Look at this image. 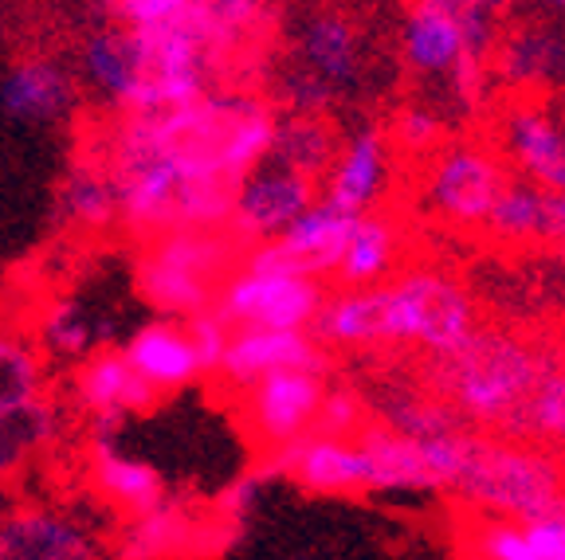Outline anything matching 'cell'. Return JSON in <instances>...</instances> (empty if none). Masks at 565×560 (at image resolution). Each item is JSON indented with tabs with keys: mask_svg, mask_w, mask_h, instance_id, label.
Wrapping results in <instances>:
<instances>
[{
	"mask_svg": "<svg viewBox=\"0 0 565 560\" xmlns=\"http://www.w3.org/2000/svg\"><path fill=\"white\" fill-rule=\"evenodd\" d=\"M87 71L95 75L98 87L115 95L118 106H126L138 87L146 83V47H141V32L134 24L110 28L87 40Z\"/></svg>",
	"mask_w": 565,
	"mask_h": 560,
	"instance_id": "603a6c76",
	"label": "cell"
},
{
	"mask_svg": "<svg viewBox=\"0 0 565 560\" xmlns=\"http://www.w3.org/2000/svg\"><path fill=\"white\" fill-rule=\"evenodd\" d=\"M334 153H338L334 126L327 118H318L315 110H299V115L279 122V130H275L271 158L282 161L287 169H299V173L315 176V181L334 165Z\"/></svg>",
	"mask_w": 565,
	"mask_h": 560,
	"instance_id": "4316f807",
	"label": "cell"
},
{
	"mask_svg": "<svg viewBox=\"0 0 565 560\" xmlns=\"http://www.w3.org/2000/svg\"><path fill=\"white\" fill-rule=\"evenodd\" d=\"M63 219H67L75 231H110L115 224H122V193H118V181L110 173L103 158L95 153H83L75 165H71L67 181H63Z\"/></svg>",
	"mask_w": 565,
	"mask_h": 560,
	"instance_id": "ac0fdd59",
	"label": "cell"
},
{
	"mask_svg": "<svg viewBox=\"0 0 565 560\" xmlns=\"http://www.w3.org/2000/svg\"><path fill=\"white\" fill-rule=\"evenodd\" d=\"M302 67L327 83L330 90L358 79V35L338 12H318L302 32Z\"/></svg>",
	"mask_w": 565,
	"mask_h": 560,
	"instance_id": "cb8c5ba5",
	"label": "cell"
},
{
	"mask_svg": "<svg viewBox=\"0 0 565 560\" xmlns=\"http://www.w3.org/2000/svg\"><path fill=\"white\" fill-rule=\"evenodd\" d=\"M98 545L75 521L35 506H12L0 521V560H87Z\"/></svg>",
	"mask_w": 565,
	"mask_h": 560,
	"instance_id": "4fadbf2b",
	"label": "cell"
},
{
	"mask_svg": "<svg viewBox=\"0 0 565 560\" xmlns=\"http://www.w3.org/2000/svg\"><path fill=\"white\" fill-rule=\"evenodd\" d=\"M0 98L17 118H60L71 106V79L55 63L28 60L4 79Z\"/></svg>",
	"mask_w": 565,
	"mask_h": 560,
	"instance_id": "484cf974",
	"label": "cell"
},
{
	"mask_svg": "<svg viewBox=\"0 0 565 560\" xmlns=\"http://www.w3.org/2000/svg\"><path fill=\"white\" fill-rule=\"evenodd\" d=\"M456 4H476V9H487V12H503V9H511V4H519V0H456Z\"/></svg>",
	"mask_w": 565,
	"mask_h": 560,
	"instance_id": "e575fe53",
	"label": "cell"
},
{
	"mask_svg": "<svg viewBox=\"0 0 565 560\" xmlns=\"http://www.w3.org/2000/svg\"><path fill=\"white\" fill-rule=\"evenodd\" d=\"M40 385H44V368L35 349L17 333L0 330V416L40 400Z\"/></svg>",
	"mask_w": 565,
	"mask_h": 560,
	"instance_id": "f1b7e54d",
	"label": "cell"
},
{
	"mask_svg": "<svg viewBox=\"0 0 565 560\" xmlns=\"http://www.w3.org/2000/svg\"><path fill=\"white\" fill-rule=\"evenodd\" d=\"M244 239L232 228H169L141 239L138 294L166 314L216 306L224 282L244 263Z\"/></svg>",
	"mask_w": 565,
	"mask_h": 560,
	"instance_id": "7a4b0ae2",
	"label": "cell"
},
{
	"mask_svg": "<svg viewBox=\"0 0 565 560\" xmlns=\"http://www.w3.org/2000/svg\"><path fill=\"white\" fill-rule=\"evenodd\" d=\"M546 4H550V9H562L565 12V0H546Z\"/></svg>",
	"mask_w": 565,
	"mask_h": 560,
	"instance_id": "8d00e7d4",
	"label": "cell"
},
{
	"mask_svg": "<svg viewBox=\"0 0 565 560\" xmlns=\"http://www.w3.org/2000/svg\"><path fill=\"white\" fill-rule=\"evenodd\" d=\"M275 368H315V373H322L327 357L299 330H282V325H239L228 353H224V365L216 373L224 380H232V385H247V380L275 373Z\"/></svg>",
	"mask_w": 565,
	"mask_h": 560,
	"instance_id": "7c38bea8",
	"label": "cell"
},
{
	"mask_svg": "<svg viewBox=\"0 0 565 560\" xmlns=\"http://www.w3.org/2000/svg\"><path fill=\"white\" fill-rule=\"evenodd\" d=\"M264 474H287L302 491L330 494V498L373 491L362 446L345 435H327V431H307L295 443L271 451Z\"/></svg>",
	"mask_w": 565,
	"mask_h": 560,
	"instance_id": "ba28073f",
	"label": "cell"
},
{
	"mask_svg": "<svg viewBox=\"0 0 565 560\" xmlns=\"http://www.w3.org/2000/svg\"><path fill=\"white\" fill-rule=\"evenodd\" d=\"M87 486L106 506L130 517H141L166 502V482L153 466H141L134 459H122L106 439H95L87 446Z\"/></svg>",
	"mask_w": 565,
	"mask_h": 560,
	"instance_id": "2e32d148",
	"label": "cell"
},
{
	"mask_svg": "<svg viewBox=\"0 0 565 560\" xmlns=\"http://www.w3.org/2000/svg\"><path fill=\"white\" fill-rule=\"evenodd\" d=\"M216 310L228 317V325H282L302 330L322 310V298L310 274L287 271H252L239 263V271L224 282Z\"/></svg>",
	"mask_w": 565,
	"mask_h": 560,
	"instance_id": "8992f818",
	"label": "cell"
},
{
	"mask_svg": "<svg viewBox=\"0 0 565 560\" xmlns=\"http://www.w3.org/2000/svg\"><path fill=\"white\" fill-rule=\"evenodd\" d=\"M388 141L397 153L413 161L424 158H436L444 149V126L433 110H424V106H405L397 118H393V130H388Z\"/></svg>",
	"mask_w": 565,
	"mask_h": 560,
	"instance_id": "f546056e",
	"label": "cell"
},
{
	"mask_svg": "<svg viewBox=\"0 0 565 560\" xmlns=\"http://www.w3.org/2000/svg\"><path fill=\"white\" fill-rule=\"evenodd\" d=\"M362 212L338 208V204H322L310 208L295 219L282 236L259 244L256 251L244 255V267L252 271H287V274H330L342 267V255L350 247V236L358 228Z\"/></svg>",
	"mask_w": 565,
	"mask_h": 560,
	"instance_id": "5b68a950",
	"label": "cell"
},
{
	"mask_svg": "<svg viewBox=\"0 0 565 560\" xmlns=\"http://www.w3.org/2000/svg\"><path fill=\"white\" fill-rule=\"evenodd\" d=\"M408 290L416 302V345L433 353H456L471 342V302L456 282L440 274H408Z\"/></svg>",
	"mask_w": 565,
	"mask_h": 560,
	"instance_id": "e0dca14e",
	"label": "cell"
},
{
	"mask_svg": "<svg viewBox=\"0 0 565 560\" xmlns=\"http://www.w3.org/2000/svg\"><path fill=\"white\" fill-rule=\"evenodd\" d=\"M550 239H554V244L565 239V193L550 196Z\"/></svg>",
	"mask_w": 565,
	"mask_h": 560,
	"instance_id": "836d02e7",
	"label": "cell"
},
{
	"mask_svg": "<svg viewBox=\"0 0 565 560\" xmlns=\"http://www.w3.org/2000/svg\"><path fill=\"white\" fill-rule=\"evenodd\" d=\"M499 138H503L507 158L522 169V176L546 184L554 193H565V130L530 98V90H514V98L503 106Z\"/></svg>",
	"mask_w": 565,
	"mask_h": 560,
	"instance_id": "8fae6325",
	"label": "cell"
},
{
	"mask_svg": "<svg viewBox=\"0 0 565 560\" xmlns=\"http://www.w3.org/2000/svg\"><path fill=\"white\" fill-rule=\"evenodd\" d=\"M562 35L542 24H519L511 32H499L491 52V67L503 75L511 90H539L550 75L562 71Z\"/></svg>",
	"mask_w": 565,
	"mask_h": 560,
	"instance_id": "ffe728a7",
	"label": "cell"
},
{
	"mask_svg": "<svg viewBox=\"0 0 565 560\" xmlns=\"http://www.w3.org/2000/svg\"><path fill=\"white\" fill-rule=\"evenodd\" d=\"M405 55L408 67L424 75L456 67L463 55V20L451 0H413L405 24Z\"/></svg>",
	"mask_w": 565,
	"mask_h": 560,
	"instance_id": "d6986e66",
	"label": "cell"
},
{
	"mask_svg": "<svg viewBox=\"0 0 565 560\" xmlns=\"http://www.w3.org/2000/svg\"><path fill=\"white\" fill-rule=\"evenodd\" d=\"M126 353H130L134 365H138L153 385L166 388V392H173V388L201 377V357H196V345H193V337H189V325L185 330L173 322L146 325V330L126 345Z\"/></svg>",
	"mask_w": 565,
	"mask_h": 560,
	"instance_id": "44dd1931",
	"label": "cell"
},
{
	"mask_svg": "<svg viewBox=\"0 0 565 560\" xmlns=\"http://www.w3.org/2000/svg\"><path fill=\"white\" fill-rule=\"evenodd\" d=\"M448 486L503 517H557L565 506V471L554 459L471 431L456 435Z\"/></svg>",
	"mask_w": 565,
	"mask_h": 560,
	"instance_id": "3957f363",
	"label": "cell"
},
{
	"mask_svg": "<svg viewBox=\"0 0 565 560\" xmlns=\"http://www.w3.org/2000/svg\"><path fill=\"white\" fill-rule=\"evenodd\" d=\"M353 443L362 446L365 463H370L373 491H436L440 486L420 439L388 428L385 420H365L362 431L353 435Z\"/></svg>",
	"mask_w": 565,
	"mask_h": 560,
	"instance_id": "9a60e30c",
	"label": "cell"
},
{
	"mask_svg": "<svg viewBox=\"0 0 565 560\" xmlns=\"http://www.w3.org/2000/svg\"><path fill=\"white\" fill-rule=\"evenodd\" d=\"M40 325H44L47 345H52L55 353H67V357L90 353L95 333H98L95 325H90V317L79 314L75 306H67V302H52V306L44 310V317H40Z\"/></svg>",
	"mask_w": 565,
	"mask_h": 560,
	"instance_id": "4dcf8cb0",
	"label": "cell"
},
{
	"mask_svg": "<svg viewBox=\"0 0 565 560\" xmlns=\"http://www.w3.org/2000/svg\"><path fill=\"white\" fill-rule=\"evenodd\" d=\"M503 184L507 169L499 161V153H491V149H440L433 158V176H428V204L448 224L471 228V224H487L494 201L503 193Z\"/></svg>",
	"mask_w": 565,
	"mask_h": 560,
	"instance_id": "52a82bcc",
	"label": "cell"
},
{
	"mask_svg": "<svg viewBox=\"0 0 565 560\" xmlns=\"http://www.w3.org/2000/svg\"><path fill=\"white\" fill-rule=\"evenodd\" d=\"M189 337H193L196 357H201V373L212 377V373L224 365V353H228V345H232L228 317L216 306L196 310V314H189Z\"/></svg>",
	"mask_w": 565,
	"mask_h": 560,
	"instance_id": "1f68e13d",
	"label": "cell"
},
{
	"mask_svg": "<svg viewBox=\"0 0 565 560\" xmlns=\"http://www.w3.org/2000/svg\"><path fill=\"white\" fill-rule=\"evenodd\" d=\"M550 368L554 360L530 349L526 342L476 330L471 342L459 345L456 353H436L433 388L468 420L491 428H522L530 396Z\"/></svg>",
	"mask_w": 565,
	"mask_h": 560,
	"instance_id": "6da1fadb",
	"label": "cell"
},
{
	"mask_svg": "<svg viewBox=\"0 0 565 560\" xmlns=\"http://www.w3.org/2000/svg\"><path fill=\"white\" fill-rule=\"evenodd\" d=\"M71 392H75L83 412H90V420H98L103 428H110L130 412H153L166 400V388L153 385L130 360V353L118 349L87 353L71 377Z\"/></svg>",
	"mask_w": 565,
	"mask_h": 560,
	"instance_id": "9c48e42d",
	"label": "cell"
},
{
	"mask_svg": "<svg viewBox=\"0 0 565 560\" xmlns=\"http://www.w3.org/2000/svg\"><path fill=\"white\" fill-rule=\"evenodd\" d=\"M393 247H397V236L388 228V219L381 216H358V228L350 236V247L342 255V267H338V279L345 287H370L393 263Z\"/></svg>",
	"mask_w": 565,
	"mask_h": 560,
	"instance_id": "83f0119b",
	"label": "cell"
},
{
	"mask_svg": "<svg viewBox=\"0 0 565 560\" xmlns=\"http://www.w3.org/2000/svg\"><path fill=\"white\" fill-rule=\"evenodd\" d=\"M468 552L494 560H565V517H503L487 509L463 534Z\"/></svg>",
	"mask_w": 565,
	"mask_h": 560,
	"instance_id": "5bb4252c",
	"label": "cell"
},
{
	"mask_svg": "<svg viewBox=\"0 0 565 560\" xmlns=\"http://www.w3.org/2000/svg\"><path fill=\"white\" fill-rule=\"evenodd\" d=\"M385 133L365 130L362 138L345 149V158L338 161L334 176H330L327 201L338 204V208L362 212L377 201L381 181H385Z\"/></svg>",
	"mask_w": 565,
	"mask_h": 560,
	"instance_id": "d4e9b609",
	"label": "cell"
},
{
	"mask_svg": "<svg viewBox=\"0 0 565 560\" xmlns=\"http://www.w3.org/2000/svg\"><path fill=\"white\" fill-rule=\"evenodd\" d=\"M239 388L244 396H239L236 416L244 423L247 443L259 451H279L315 431L322 403H327V385L315 368H275Z\"/></svg>",
	"mask_w": 565,
	"mask_h": 560,
	"instance_id": "277c9868",
	"label": "cell"
},
{
	"mask_svg": "<svg viewBox=\"0 0 565 560\" xmlns=\"http://www.w3.org/2000/svg\"><path fill=\"white\" fill-rule=\"evenodd\" d=\"M9 509H12V498H9V491L0 486V521H4V514H9Z\"/></svg>",
	"mask_w": 565,
	"mask_h": 560,
	"instance_id": "d590c367",
	"label": "cell"
},
{
	"mask_svg": "<svg viewBox=\"0 0 565 560\" xmlns=\"http://www.w3.org/2000/svg\"><path fill=\"white\" fill-rule=\"evenodd\" d=\"M103 4L126 24H158V20L173 17L185 0H103Z\"/></svg>",
	"mask_w": 565,
	"mask_h": 560,
	"instance_id": "d6a6232c",
	"label": "cell"
},
{
	"mask_svg": "<svg viewBox=\"0 0 565 560\" xmlns=\"http://www.w3.org/2000/svg\"><path fill=\"white\" fill-rule=\"evenodd\" d=\"M315 176L299 173V169H287L282 161H271V169H259V173H247V181L239 184L236 212H232L228 228L239 239H267L279 236L310 212L315 201Z\"/></svg>",
	"mask_w": 565,
	"mask_h": 560,
	"instance_id": "30bf717a",
	"label": "cell"
},
{
	"mask_svg": "<svg viewBox=\"0 0 565 560\" xmlns=\"http://www.w3.org/2000/svg\"><path fill=\"white\" fill-rule=\"evenodd\" d=\"M550 196L554 189L530 181V176H507L503 193L494 201L483 228L503 244H546L550 239ZM554 244V239H550Z\"/></svg>",
	"mask_w": 565,
	"mask_h": 560,
	"instance_id": "7402d4cb",
	"label": "cell"
}]
</instances>
